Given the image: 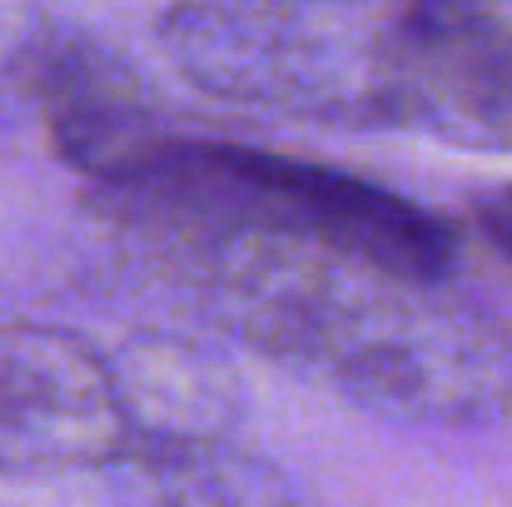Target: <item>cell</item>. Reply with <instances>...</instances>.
<instances>
[{
	"instance_id": "1",
	"label": "cell",
	"mask_w": 512,
	"mask_h": 507,
	"mask_svg": "<svg viewBox=\"0 0 512 507\" xmlns=\"http://www.w3.org/2000/svg\"><path fill=\"white\" fill-rule=\"evenodd\" d=\"M174 269L234 338L343 398L418 423H493L512 408L508 334L448 284L304 234L244 224L120 229Z\"/></svg>"
},
{
	"instance_id": "2",
	"label": "cell",
	"mask_w": 512,
	"mask_h": 507,
	"mask_svg": "<svg viewBox=\"0 0 512 507\" xmlns=\"http://www.w3.org/2000/svg\"><path fill=\"white\" fill-rule=\"evenodd\" d=\"M423 10L428 0H179L160 20V45L214 100L403 130Z\"/></svg>"
},
{
	"instance_id": "3",
	"label": "cell",
	"mask_w": 512,
	"mask_h": 507,
	"mask_svg": "<svg viewBox=\"0 0 512 507\" xmlns=\"http://www.w3.org/2000/svg\"><path fill=\"white\" fill-rule=\"evenodd\" d=\"M100 189V214L140 224H244L324 239L403 274H448L458 239L423 204L329 165H304L219 140L155 135Z\"/></svg>"
},
{
	"instance_id": "4",
	"label": "cell",
	"mask_w": 512,
	"mask_h": 507,
	"mask_svg": "<svg viewBox=\"0 0 512 507\" xmlns=\"http://www.w3.org/2000/svg\"><path fill=\"white\" fill-rule=\"evenodd\" d=\"M0 95L35 105L55 155L95 184H110L160 135L135 70L105 45L45 20L0 30Z\"/></svg>"
},
{
	"instance_id": "5",
	"label": "cell",
	"mask_w": 512,
	"mask_h": 507,
	"mask_svg": "<svg viewBox=\"0 0 512 507\" xmlns=\"http://www.w3.org/2000/svg\"><path fill=\"white\" fill-rule=\"evenodd\" d=\"M110 363L80 338L0 324V473L105 468L130 443Z\"/></svg>"
},
{
	"instance_id": "6",
	"label": "cell",
	"mask_w": 512,
	"mask_h": 507,
	"mask_svg": "<svg viewBox=\"0 0 512 507\" xmlns=\"http://www.w3.org/2000/svg\"><path fill=\"white\" fill-rule=\"evenodd\" d=\"M403 130L458 150H512V0H428Z\"/></svg>"
},
{
	"instance_id": "7",
	"label": "cell",
	"mask_w": 512,
	"mask_h": 507,
	"mask_svg": "<svg viewBox=\"0 0 512 507\" xmlns=\"http://www.w3.org/2000/svg\"><path fill=\"white\" fill-rule=\"evenodd\" d=\"M105 473L120 507H299L274 463L224 433L130 438Z\"/></svg>"
},
{
	"instance_id": "8",
	"label": "cell",
	"mask_w": 512,
	"mask_h": 507,
	"mask_svg": "<svg viewBox=\"0 0 512 507\" xmlns=\"http://www.w3.org/2000/svg\"><path fill=\"white\" fill-rule=\"evenodd\" d=\"M478 224H483V234H488V239L512 259V189L493 194V199L478 209Z\"/></svg>"
}]
</instances>
